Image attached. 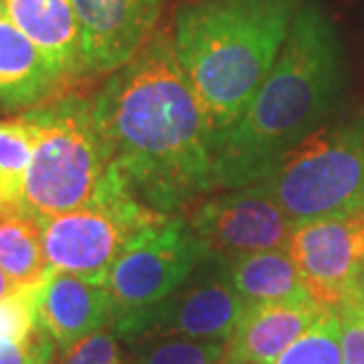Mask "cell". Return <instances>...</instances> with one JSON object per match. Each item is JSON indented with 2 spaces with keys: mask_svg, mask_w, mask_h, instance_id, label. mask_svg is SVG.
Wrapping results in <instances>:
<instances>
[{
  "mask_svg": "<svg viewBox=\"0 0 364 364\" xmlns=\"http://www.w3.org/2000/svg\"><path fill=\"white\" fill-rule=\"evenodd\" d=\"M91 102L112 164L146 207L172 217L215 191V132L166 33L112 71Z\"/></svg>",
  "mask_w": 364,
  "mask_h": 364,
  "instance_id": "6da1fadb",
  "label": "cell"
},
{
  "mask_svg": "<svg viewBox=\"0 0 364 364\" xmlns=\"http://www.w3.org/2000/svg\"><path fill=\"white\" fill-rule=\"evenodd\" d=\"M330 308L310 296L249 306L225 344L223 364H265L314 326Z\"/></svg>",
  "mask_w": 364,
  "mask_h": 364,
  "instance_id": "4fadbf2b",
  "label": "cell"
},
{
  "mask_svg": "<svg viewBox=\"0 0 364 364\" xmlns=\"http://www.w3.org/2000/svg\"><path fill=\"white\" fill-rule=\"evenodd\" d=\"M263 181L294 225L364 210V112L324 124Z\"/></svg>",
  "mask_w": 364,
  "mask_h": 364,
  "instance_id": "5b68a950",
  "label": "cell"
},
{
  "mask_svg": "<svg viewBox=\"0 0 364 364\" xmlns=\"http://www.w3.org/2000/svg\"><path fill=\"white\" fill-rule=\"evenodd\" d=\"M287 251L308 296L336 310L358 296L364 265V210L298 223Z\"/></svg>",
  "mask_w": 364,
  "mask_h": 364,
  "instance_id": "30bf717a",
  "label": "cell"
},
{
  "mask_svg": "<svg viewBox=\"0 0 364 364\" xmlns=\"http://www.w3.org/2000/svg\"><path fill=\"white\" fill-rule=\"evenodd\" d=\"M37 286L16 287L9 296L0 299V338H31L39 328L37 320Z\"/></svg>",
  "mask_w": 364,
  "mask_h": 364,
  "instance_id": "44dd1931",
  "label": "cell"
},
{
  "mask_svg": "<svg viewBox=\"0 0 364 364\" xmlns=\"http://www.w3.org/2000/svg\"><path fill=\"white\" fill-rule=\"evenodd\" d=\"M37 320L65 350L77 340L112 326V299L104 284L49 269L37 287Z\"/></svg>",
  "mask_w": 364,
  "mask_h": 364,
  "instance_id": "7c38bea8",
  "label": "cell"
},
{
  "mask_svg": "<svg viewBox=\"0 0 364 364\" xmlns=\"http://www.w3.org/2000/svg\"><path fill=\"white\" fill-rule=\"evenodd\" d=\"M358 296L364 299V265L363 272H360V277H358Z\"/></svg>",
  "mask_w": 364,
  "mask_h": 364,
  "instance_id": "484cf974",
  "label": "cell"
},
{
  "mask_svg": "<svg viewBox=\"0 0 364 364\" xmlns=\"http://www.w3.org/2000/svg\"><path fill=\"white\" fill-rule=\"evenodd\" d=\"M16 287H14V284L9 279V275L2 272V267H0V299L4 298V296H9L11 291H14Z\"/></svg>",
  "mask_w": 364,
  "mask_h": 364,
  "instance_id": "d4e9b609",
  "label": "cell"
},
{
  "mask_svg": "<svg viewBox=\"0 0 364 364\" xmlns=\"http://www.w3.org/2000/svg\"><path fill=\"white\" fill-rule=\"evenodd\" d=\"M0 267L14 287L37 286L49 272L39 221L23 207H0Z\"/></svg>",
  "mask_w": 364,
  "mask_h": 364,
  "instance_id": "e0dca14e",
  "label": "cell"
},
{
  "mask_svg": "<svg viewBox=\"0 0 364 364\" xmlns=\"http://www.w3.org/2000/svg\"><path fill=\"white\" fill-rule=\"evenodd\" d=\"M221 340H193L168 336L130 344V364H223Z\"/></svg>",
  "mask_w": 364,
  "mask_h": 364,
  "instance_id": "d6986e66",
  "label": "cell"
},
{
  "mask_svg": "<svg viewBox=\"0 0 364 364\" xmlns=\"http://www.w3.org/2000/svg\"><path fill=\"white\" fill-rule=\"evenodd\" d=\"M265 364H344L336 310H328L294 344Z\"/></svg>",
  "mask_w": 364,
  "mask_h": 364,
  "instance_id": "ffe728a7",
  "label": "cell"
},
{
  "mask_svg": "<svg viewBox=\"0 0 364 364\" xmlns=\"http://www.w3.org/2000/svg\"><path fill=\"white\" fill-rule=\"evenodd\" d=\"M33 132L23 116L0 119V207H23Z\"/></svg>",
  "mask_w": 364,
  "mask_h": 364,
  "instance_id": "ac0fdd59",
  "label": "cell"
},
{
  "mask_svg": "<svg viewBox=\"0 0 364 364\" xmlns=\"http://www.w3.org/2000/svg\"><path fill=\"white\" fill-rule=\"evenodd\" d=\"M81 25L87 75L112 73L128 63L156 31L168 0H71Z\"/></svg>",
  "mask_w": 364,
  "mask_h": 364,
  "instance_id": "8fae6325",
  "label": "cell"
},
{
  "mask_svg": "<svg viewBox=\"0 0 364 364\" xmlns=\"http://www.w3.org/2000/svg\"><path fill=\"white\" fill-rule=\"evenodd\" d=\"M245 312L231 277V263L208 253L170 296L142 312L112 322L116 336L128 344L150 338L227 340Z\"/></svg>",
  "mask_w": 364,
  "mask_h": 364,
  "instance_id": "52a82bcc",
  "label": "cell"
},
{
  "mask_svg": "<svg viewBox=\"0 0 364 364\" xmlns=\"http://www.w3.org/2000/svg\"><path fill=\"white\" fill-rule=\"evenodd\" d=\"M340 326L342 363L364 364V299L360 296L348 299L336 308Z\"/></svg>",
  "mask_w": 364,
  "mask_h": 364,
  "instance_id": "603a6c76",
  "label": "cell"
},
{
  "mask_svg": "<svg viewBox=\"0 0 364 364\" xmlns=\"http://www.w3.org/2000/svg\"><path fill=\"white\" fill-rule=\"evenodd\" d=\"M61 87L49 61L14 25L0 0V109L26 112L49 102Z\"/></svg>",
  "mask_w": 364,
  "mask_h": 364,
  "instance_id": "9a60e30c",
  "label": "cell"
},
{
  "mask_svg": "<svg viewBox=\"0 0 364 364\" xmlns=\"http://www.w3.org/2000/svg\"><path fill=\"white\" fill-rule=\"evenodd\" d=\"M208 247L186 217L172 215L126 249L107 273L112 322L170 296L207 257Z\"/></svg>",
  "mask_w": 364,
  "mask_h": 364,
  "instance_id": "ba28073f",
  "label": "cell"
},
{
  "mask_svg": "<svg viewBox=\"0 0 364 364\" xmlns=\"http://www.w3.org/2000/svg\"><path fill=\"white\" fill-rule=\"evenodd\" d=\"M6 13L43 53L61 83L87 75L81 25L71 0H2Z\"/></svg>",
  "mask_w": 364,
  "mask_h": 364,
  "instance_id": "5bb4252c",
  "label": "cell"
},
{
  "mask_svg": "<svg viewBox=\"0 0 364 364\" xmlns=\"http://www.w3.org/2000/svg\"><path fill=\"white\" fill-rule=\"evenodd\" d=\"M51 364H126V358L116 332L102 328L65 350H59Z\"/></svg>",
  "mask_w": 364,
  "mask_h": 364,
  "instance_id": "7402d4cb",
  "label": "cell"
},
{
  "mask_svg": "<svg viewBox=\"0 0 364 364\" xmlns=\"http://www.w3.org/2000/svg\"><path fill=\"white\" fill-rule=\"evenodd\" d=\"M55 352V340L41 326L23 342L0 338V364H51Z\"/></svg>",
  "mask_w": 364,
  "mask_h": 364,
  "instance_id": "cb8c5ba5",
  "label": "cell"
},
{
  "mask_svg": "<svg viewBox=\"0 0 364 364\" xmlns=\"http://www.w3.org/2000/svg\"><path fill=\"white\" fill-rule=\"evenodd\" d=\"M301 0H186L172 45L213 132L233 124L269 75Z\"/></svg>",
  "mask_w": 364,
  "mask_h": 364,
  "instance_id": "3957f363",
  "label": "cell"
},
{
  "mask_svg": "<svg viewBox=\"0 0 364 364\" xmlns=\"http://www.w3.org/2000/svg\"><path fill=\"white\" fill-rule=\"evenodd\" d=\"M186 221L208 251L229 261L249 253L287 249L296 227L265 181L207 195L191 207Z\"/></svg>",
  "mask_w": 364,
  "mask_h": 364,
  "instance_id": "9c48e42d",
  "label": "cell"
},
{
  "mask_svg": "<svg viewBox=\"0 0 364 364\" xmlns=\"http://www.w3.org/2000/svg\"><path fill=\"white\" fill-rule=\"evenodd\" d=\"M346 85L338 28L320 2L299 6L286 45L241 116L213 134V184L237 188L273 168L334 114Z\"/></svg>",
  "mask_w": 364,
  "mask_h": 364,
  "instance_id": "7a4b0ae2",
  "label": "cell"
},
{
  "mask_svg": "<svg viewBox=\"0 0 364 364\" xmlns=\"http://www.w3.org/2000/svg\"><path fill=\"white\" fill-rule=\"evenodd\" d=\"M229 263L233 286L245 308L308 296L287 249L249 253Z\"/></svg>",
  "mask_w": 364,
  "mask_h": 364,
  "instance_id": "2e32d148",
  "label": "cell"
},
{
  "mask_svg": "<svg viewBox=\"0 0 364 364\" xmlns=\"http://www.w3.org/2000/svg\"><path fill=\"white\" fill-rule=\"evenodd\" d=\"M166 219L140 203L112 164L91 203L37 221L49 269L105 286L117 257Z\"/></svg>",
  "mask_w": 364,
  "mask_h": 364,
  "instance_id": "8992f818",
  "label": "cell"
},
{
  "mask_svg": "<svg viewBox=\"0 0 364 364\" xmlns=\"http://www.w3.org/2000/svg\"><path fill=\"white\" fill-rule=\"evenodd\" d=\"M21 116L33 132L23 208L47 219L91 203L112 166L93 102L75 93L55 95Z\"/></svg>",
  "mask_w": 364,
  "mask_h": 364,
  "instance_id": "277c9868",
  "label": "cell"
}]
</instances>
